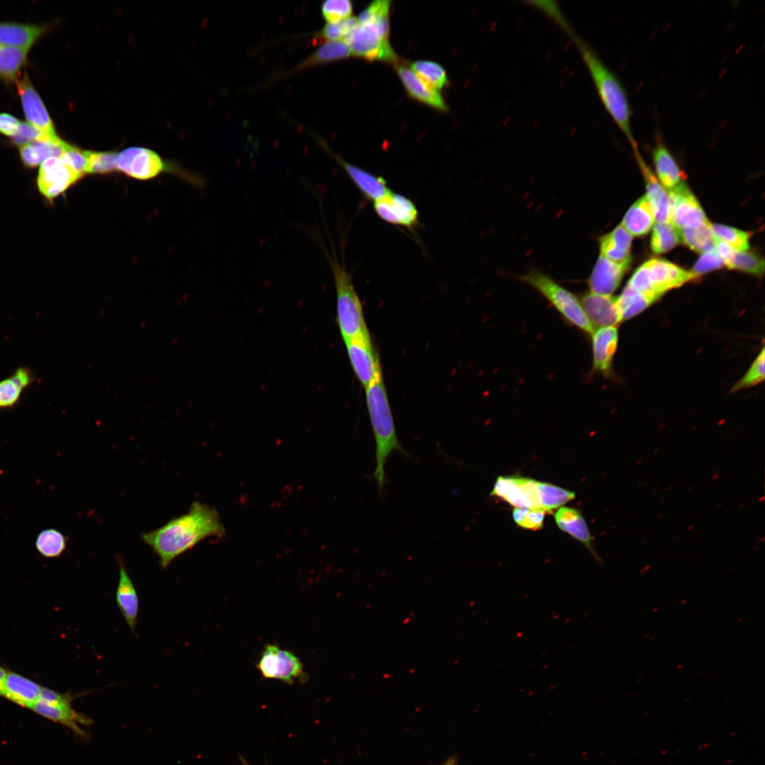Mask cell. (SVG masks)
Here are the masks:
<instances>
[{
    "mask_svg": "<svg viewBox=\"0 0 765 765\" xmlns=\"http://www.w3.org/2000/svg\"><path fill=\"white\" fill-rule=\"evenodd\" d=\"M607 113L631 144L638 149L631 126V108L626 90L617 75L596 52L575 33L572 38Z\"/></svg>",
    "mask_w": 765,
    "mask_h": 765,
    "instance_id": "cell-2",
    "label": "cell"
},
{
    "mask_svg": "<svg viewBox=\"0 0 765 765\" xmlns=\"http://www.w3.org/2000/svg\"><path fill=\"white\" fill-rule=\"evenodd\" d=\"M410 69L429 87L440 91L449 84L445 69L430 60H416L410 63Z\"/></svg>",
    "mask_w": 765,
    "mask_h": 765,
    "instance_id": "cell-35",
    "label": "cell"
},
{
    "mask_svg": "<svg viewBox=\"0 0 765 765\" xmlns=\"http://www.w3.org/2000/svg\"><path fill=\"white\" fill-rule=\"evenodd\" d=\"M395 68L409 96L437 110L442 112L448 110V106L440 91L426 85L409 67L398 62L395 64Z\"/></svg>",
    "mask_w": 765,
    "mask_h": 765,
    "instance_id": "cell-21",
    "label": "cell"
},
{
    "mask_svg": "<svg viewBox=\"0 0 765 765\" xmlns=\"http://www.w3.org/2000/svg\"><path fill=\"white\" fill-rule=\"evenodd\" d=\"M343 40L348 45L352 56L368 61L394 64L399 62L390 40L382 38L370 28L358 23Z\"/></svg>",
    "mask_w": 765,
    "mask_h": 765,
    "instance_id": "cell-7",
    "label": "cell"
},
{
    "mask_svg": "<svg viewBox=\"0 0 765 765\" xmlns=\"http://www.w3.org/2000/svg\"><path fill=\"white\" fill-rule=\"evenodd\" d=\"M653 162L661 185L668 191L683 183L681 172L674 158L661 142L652 152Z\"/></svg>",
    "mask_w": 765,
    "mask_h": 765,
    "instance_id": "cell-32",
    "label": "cell"
},
{
    "mask_svg": "<svg viewBox=\"0 0 765 765\" xmlns=\"http://www.w3.org/2000/svg\"><path fill=\"white\" fill-rule=\"evenodd\" d=\"M117 169L127 176L147 180L159 175L165 169L160 157L144 147H128L117 156Z\"/></svg>",
    "mask_w": 765,
    "mask_h": 765,
    "instance_id": "cell-13",
    "label": "cell"
},
{
    "mask_svg": "<svg viewBox=\"0 0 765 765\" xmlns=\"http://www.w3.org/2000/svg\"><path fill=\"white\" fill-rule=\"evenodd\" d=\"M328 261L333 274L336 295V322L345 342L369 336L361 300L344 261H340L334 247L331 250L322 241L316 240Z\"/></svg>",
    "mask_w": 765,
    "mask_h": 765,
    "instance_id": "cell-4",
    "label": "cell"
},
{
    "mask_svg": "<svg viewBox=\"0 0 765 765\" xmlns=\"http://www.w3.org/2000/svg\"><path fill=\"white\" fill-rule=\"evenodd\" d=\"M365 389L366 404L376 446V466L373 477L377 482L379 494L381 495L387 482L385 466L388 457L394 450L400 452L407 458L409 455L398 439L382 378Z\"/></svg>",
    "mask_w": 765,
    "mask_h": 765,
    "instance_id": "cell-3",
    "label": "cell"
},
{
    "mask_svg": "<svg viewBox=\"0 0 765 765\" xmlns=\"http://www.w3.org/2000/svg\"><path fill=\"white\" fill-rule=\"evenodd\" d=\"M224 533L217 511L195 502L185 514L171 519L154 531L142 533L141 537L158 556L161 567L166 569L176 557L203 539L222 536Z\"/></svg>",
    "mask_w": 765,
    "mask_h": 765,
    "instance_id": "cell-1",
    "label": "cell"
},
{
    "mask_svg": "<svg viewBox=\"0 0 765 765\" xmlns=\"http://www.w3.org/2000/svg\"><path fill=\"white\" fill-rule=\"evenodd\" d=\"M391 4L390 0L371 2L357 17L358 24L370 28L382 38L389 40Z\"/></svg>",
    "mask_w": 765,
    "mask_h": 765,
    "instance_id": "cell-33",
    "label": "cell"
},
{
    "mask_svg": "<svg viewBox=\"0 0 765 765\" xmlns=\"http://www.w3.org/2000/svg\"><path fill=\"white\" fill-rule=\"evenodd\" d=\"M35 546L42 555L57 557L66 549L67 538L57 529H45L38 535Z\"/></svg>",
    "mask_w": 765,
    "mask_h": 765,
    "instance_id": "cell-39",
    "label": "cell"
},
{
    "mask_svg": "<svg viewBox=\"0 0 765 765\" xmlns=\"http://www.w3.org/2000/svg\"><path fill=\"white\" fill-rule=\"evenodd\" d=\"M321 13L327 22H336L351 16L353 4L349 0H327L321 4Z\"/></svg>",
    "mask_w": 765,
    "mask_h": 765,
    "instance_id": "cell-47",
    "label": "cell"
},
{
    "mask_svg": "<svg viewBox=\"0 0 765 765\" xmlns=\"http://www.w3.org/2000/svg\"><path fill=\"white\" fill-rule=\"evenodd\" d=\"M722 259L715 250L703 253L697 261L692 271L697 276L712 271L724 266Z\"/></svg>",
    "mask_w": 765,
    "mask_h": 765,
    "instance_id": "cell-52",
    "label": "cell"
},
{
    "mask_svg": "<svg viewBox=\"0 0 765 765\" xmlns=\"http://www.w3.org/2000/svg\"><path fill=\"white\" fill-rule=\"evenodd\" d=\"M35 380L31 370L18 368L9 377L0 381V409L11 408L19 401L23 392Z\"/></svg>",
    "mask_w": 765,
    "mask_h": 765,
    "instance_id": "cell-31",
    "label": "cell"
},
{
    "mask_svg": "<svg viewBox=\"0 0 765 765\" xmlns=\"http://www.w3.org/2000/svg\"><path fill=\"white\" fill-rule=\"evenodd\" d=\"M351 55V49L344 40L325 41L310 55L300 62L294 67L277 75L274 79L289 76L313 66L346 59Z\"/></svg>",
    "mask_w": 765,
    "mask_h": 765,
    "instance_id": "cell-23",
    "label": "cell"
},
{
    "mask_svg": "<svg viewBox=\"0 0 765 765\" xmlns=\"http://www.w3.org/2000/svg\"><path fill=\"white\" fill-rule=\"evenodd\" d=\"M592 371L605 378L611 375L618 343L617 327L596 329L591 334Z\"/></svg>",
    "mask_w": 765,
    "mask_h": 765,
    "instance_id": "cell-19",
    "label": "cell"
},
{
    "mask_svg": "<svg viewBox=\"0 0 765 765\" xmlns=\"http://www.w3.org/2000/svg\"><path fill=\"white\" fill-rule=\"evenodd\" d=\"M681 242L679 229L672 223L654 224L650 246L652 251L659 254L665 253Z\"/></svg>",
    "mask_w": 765,
    "mask_h": 765,
    "instance_id": "cell-38",
    "label": "cell"
},
{
    "mask_svg": "<svg viewBox=\"0 0 765 765\" xmlns=\"http://www.w3.org/2000/svg\"><path fill=\"white\" fill-rule=\"evenodd\" d=\"M374 209L381 219L393 225L411 227L418 220V211L414 203L392 192L374 201Z\"/></svg>",
    "mask_w": 765,
    "mask_h": 765,
    "instance_id": "cell-20",
    "label": "cell"
},
{
    "mask_svg": "<svg viewBox=\"0 0 765 765\" xmlns=\"http://www.w3.org/2000/svg\"><path fill=\"white\" fill-rule=\"evenodd\" d=\"M635 154L645 178L647 188L645 196L652 207L654 221L659 223H672L671 204L669 194L654 177L650 169L645 165L639 152H635Z\"/></svg>",
    "mask_w": 765,
    "mask_h": 765,
    "instance_id": "cell-24",
    "label": "cell"
},
{
    "mask_svg": "<svg viewBox=\"0 0 765 765\" xmlns=\"http://www.w3.org/2000/svg\"><path fill=\"white\" fill-rule=\"evenodd\" d=\"M539 483L521 476H499L490 494L503 499L516 508L543 511Z\"/></svg>",
    "mask_w": 765,
    "mask_h": 765,
    "instance_id": "cell-6",
    "label": "cell"
},
{
    "mask_svg": "<svg viewBox=\"0 0 765 765\" xmlns=\"http://www.w3.org/2000/svg\"><path fill=\"white\" fill-rule=\"evenodd\" d=\"M626 285L633 290L649 297L655 302L661 298L653 288L645 263L635 270Z\"/></svg>",
    "mask_w": 765,
    "mask_h": 765,
    "instance_id": "cell-48",
    "label": "cell"
},
{
    "mask_svg": "<svg viewBox=\"0 0 765 765\" xmlns=\"http://www.w3.org/2000/svg\"><path fill=\"white\" fill-rule=\"evenodd\" d=\"M72 699L69 693L64 698L56 701L38 699L30 709L49 720L65 725L74 733L86 738V732L80 725H90L91 720L72 708L71 705Z\"/></svg>",
    "mask_w": 765,
    "mask_h": 765,
    "instance_id": "cell-14",
    "label": "cell"
},
{
    "mask_svg": "<svg viewBox=\"0 0 765 765\" xmlns=\"http://www.w3.org/2000/svg\"><path fill=\"white\" fill-rule=\"evenodd\" d=\"M81 177L61 157H52L40 164L38 186L40 193L46 198L52 200Z\"/></svg>",
    "mask_w": 765,
    "mask_h": 765,
    "instance_id": "cell-11",
    "label": "cell"
},
{
    "mask_svg": "<svg viewBox=\"0 0 765 765\" xmlns=\"http://www.w3.org/2000/svg\"><path fill=\"white\" fill-rule=\"evenodd\" d=\"M631 234L619 225L611 232L599 238L600 255L616 262H623L630 258Z\"/></svg>",
    "mask_w": 765,
    "mask_h": 765,
    "instance_id": "cell-29",
    "label": "cell"
},
{
    "mask_svg": "<svg viewBox=\"0 0 765 765\" xmlns=\"http://www.w3.org/2000/svg\"><path fill=\"white\" fill-rule=\"evenodd\" d=\"M21 121L8 113H0V132L11 137L18 130Z\"/></svg>",
    "mask_w": 765,
    "mask_h": 765,
    "instance_id": "cell-53",
    "label": "cell"
},
{
    "mask_svg": "<svg viewBox=\"0 0 765 765\" xmlns=\"http://www.w3.org/2000/svg\"><path fill=\"white\" fill-rule=\"evenodd\" d=\"M518 279L542 295L567 323L586 334L591 335L594 332V328L586 317L580 300L549 276L533 269L520 276Z\"/></svg>",
    "mask_w": 765,
    "mask_h": 765,
    "instance_id": "cell-5",
    "label": "cell"
},
{
    "mask_svg": "<svg viewBox=\"0 0 765 765\" xmlns=\"http://www.w3.org/2000/svg\"><path fill=\"white\" fill-rule=\"evenodd\" d=\"M17 89L28 123L51 137H58L43 101L26 73L17 80Z\"/></svg>",
    "mask_w": 765,
    "mask_h": 765,
    "instance_id": "cell-15",
    "label": "cell"
},
{
    "mask_svg": "<svg viewBox=\"0 0 765 765\" xmlns=\"http://www.w3.org/2000/svg\"><path fill=\"white\" fill-rule=\"evenodd\" d=\"M47 137H51L28 122L21 121L17 131L10 137L13 143L21 147L32 141Z\"/></svg>",
    "mask_w": 765,
    "mask_h": 765,
    "instance_id": "cell-50",
    "label": "cell"
},
{
    "mask_svg": "<svg viewBox=\"0 0 765 765\" xmlns=\"http://www.w3.org/2000/svg\"><path fill=\"white\" fill-rule=\"evenodd\" d=\"M29 48L15 46H0V77L13 81L23 65Z\"/></svg>",
    "mask_w": 765,
    "mask_h": 765,
    "instance_id": "cell-36",
    "label": "cell"
},
{
    "mask_svg": "<svg viewBox=\"0 0 765 765\" xmlns=\"http://www.w3.org/2000/svg\"><path fill=\"white\" fill-rule=\"evenodd\" d=\"M68 144L59 137L36 140L20 147L21 158L26 166L35 167L50 158L60 157Z\"/></svg>",
    "mask_w": 765,
    "mask_h": 765,
    "instance_id": "cell-25",
    "label": "cell"
},
{
    "mask_svg": "<svg viewBox=\"0 0 765 765\" xmlns=\"http://www.w3.org/2000/svg\"><path fill=\"white\" fill-rule=\"evenodd\" d=\"M358 25L357 17L351 16L336 22H327L322 29L313 34L316 38L326 41L344 40Z\"/></svg>",
    "mask_w": 765,
    "mask_h": 765,
    "instance_id": "cell-44",
    "label": "cell"
},
{
    "mask_svg": "<svg viewBox=\"0 0 765 765\" xmlns=\"http://www.w3.org/2000/svg\"><path fill=\"white\" fill-rule=\"evenodd\" d=\"M60 157L81 176L86 174L85 151H82L69 144Z\"/></svg>",
    "mask_w": 765,
    "mask_h": 765,
    "instance_id": "cell-51",
    "label": "cell"
},
{
    "mask_svg": "<svg viewBox=\"0 0 765 765\" xmlns=\"http://www.w3.org/2000/svg\"><path fill=\"white\" fill-rule=\"evenodd\" d=\"M726 266L760 276L764 271V260L757 254L748 251H735Z\"/></svg>",
    "mask_w": 765,
    "mask_h": 765,
    "instance_id": "cell-42",
    "label": "cell"
},
{
    "mask_svg": "<svg viewBox=\"0 0 765 765\" xmlns=\"http://www.w3.org/2000/svg\"><path fill=\"white\" fill-rule=\"evenodd\" d=\"M545 514V511L540 510L515 508L513 518L517 525L522 528L539 530L543 528Z\"/></svg>",
    "mask_w": 765,
    "mask_h": 765,
    "instance_id": "cell-49",
    "label": "cell"
},
{
    "mask_svg": "<svg viewBox=\"0 0 765 765\" xmlns=\"http://www.w3.org/2000/svg\"><path fill=\"white\" fill-rule=\"evenodd\" d=\"M616 301L623 321L634 317L655 302L627 285L621 294L616 297Z\"/></svg>",
    "mask_w": 765,
    "mask_h": 765,
    "instance_id": "cell-37",
    "label": "cell"
},
{
    "mask_svg": "<svg viewBox=\"0 0 765 765\" xmlns=\"http://www.w3.org/2000/svg\"><path fill=\"white\" fill-rule=\"evenodd\" d=\"M717 237L737 251H747L749 247V234L738 229L720 225H712Z\"/></svg>",
    "mask_w": 765,
    "mask_h": 765,
    "instance_id": "cell-43",
    "label": "cell"
},
{
    "mask_svg": "<svg viewBox=\"0 0 765 765\" xmlns=\"http://www.w3.org/2000/svg\"><path fill=\"white\" fill-rule=\"evenodd\" d=\"M7 672L0 667V695L4 693V684Z\"/></svg>",
    "mask_w": 765,
    "mask_h": 765,
    "instance_id": "cell-54",
    "label": "cell"
},
{
    "mask_svg": "<svg viewBox=\"0 0 765 765\" xmlns=\"http://www.w3.org/2000/svg\"><path fill=\"white\" fill-rule=\"evenodd\" d=\"M555 519L562 531L582 543L591 553L598 558L592 547L591 537L588 526L579 510L568 506L561 507L555 514Z\"/></svg>",
    "mask_w": 765,
    "mask_h": 765,
    "instance_id": "cell-28",
    "label": "cell"
},
{
    "mask_svg": "<svg viewBox=\"0 0 765 765\" xmlns=\"http://www.w3.org/2000/svg\"><path fill=\"white\" fill-rule=\"evenodd\" d=\"M257 667L263 676L291 684L304 674L303 665L293 652L273 644L267 645Z\"/></svg>",
    "mask_w": 765,
    "mask_h": 765,
    "instance_id": "cell-8",
    "label": "cell"
},
{
    "mask_svg": "<svg viewBox=\"0 0 765 765\" xmlns=\"http://www.w3.org/2000/svg\"><path fill=\"white\" fill-rule=\"evenodd\" d=\"M523 3L533 6L541 11L559 27L566 32L571 38L576 33L570 22L566 18L561 8L555 1H524Z\"/></svg>",
    "mask_w": 765,
    "mask_h": 765,
    "instance_id": "cell-45",
    "label": "cell"
},
{
    "mask_svg": "<svg viewBox=\"0 0 765 765\" xmlns=\"http://www.w3.org/2000/svg\"><path fill=\"white\" fill-rule=\"evenodd\" d=\"M582 308L594 328L617 327L623 322L616 297L588 292L580 300Z\"/></svg>",
    "mask_w": 765,
    "mask_h": 765,
    "instance_id": "cell-18",
    "label": "cell"
},
{
    "mask_svg": "<svg viewBox=\"0 0 765 765\" xmlns=\"http://www.w3.org/2000/svg\"><path fill=\"white\" fill-rule=\"evenodd\" d=\"M764 347L763 346L744 376L733 386L732 392L749 388L764 380Z\"/></svg>",
    "mask_w": 765,
    "mask_h": 765,
    "instance_id": "cell-46",
    "label": "cell"
},
{
    "mask_svg": "<svg viewBox=\"0 0 765 765\" xmlns=\"http://www.w3.org/2000/svg\"><path fill=\"white\" fill-rule=\"evenodd\" d=\"M438 765H458V762L457 758L452 755L444 763Z\"/></svg>",
    "mask_w": 765,
    "mask_h": 765,
    "instance_id": "cell-55",
    "label": "cell"
},
{
    "mask_svg": "<svg viewBox=\"0 0 765 765\" xmlns=\"http://www.w3.org/2000/svg\"><path fill=\"white\" fill-rule=\"evenodd\" d=\"M671 222L678 229L699 227L710 222L700 203L683 182L669 190Z\"/></svg>",
    "mask_w": 765,
    "mask_h": 765,
    "instance_id": "cell-10",
    "label": "cell"
},
{
    "mask_svg": "<svg viewBox=\"0 0 765 765\" xmlns=\"http://www.w3.org/2000/svg\"><path fill=\"white\" fill-rule=\"evenodd\" d=\"M46 29L45 24L0 22V46L29 48Z\"/></svg>",
    "mask_w": 765,
    "mask_h": 765,
    "instance_id": "cell-27",
    "label": "cell"
},
{
    "mask_svg": "<svg viewBox=\"0 0 765 765\" xmlns=\"http://www.w3.org/2000/svg\"><path fill=\"white\" fill-rule=\"evenodd\" d=\"M310 135L319 146L345 171L348 176L367 198L375 201L391 192L382 177L373 175L349 163L334 152L322 137L313 132H310Z\"/></svg>",
    "mask_w": 765,
    "mask_h": 765,
    "instance_id": "cell-12",
    "label": "cell"
},
{
    "mask_svg": "<svg viewBox=\"0 0 765 765\" xmlns=\"http://www.w3.org/2000/svg\"><path fill=\"white\" fill-rule=\"evenodd\" d=\"M654 222L652 207L646 196L635 202L625 213L621 225L634 237L647 234Z\"/></svg>",
    "mask_w": 765,
    "mask_h": 765,
    "instance_id": "cell-30",
    "label": "cell"
},
{
    "mask_svg": "<svg viewBox=\"0 0 765 765\" xmlns=\"http://www.w3.org/2000/svg\"><path fill=\"white\" fill-rule=\"evenodd\" d=\"M41 687L34 681L13 672L6 674L3 696L23 707L31 708L39 699Z\"/></svg>",
    "mask_w": 765,
    "mask_h": 765,
    "instance_id": "cell-26",
    "label": "cell"
},
{
    "mask_svg": "<svg viewBox=\"0 0 765 765\" xmlns=\"http://www.w3.org/2000/svg\"><path fill=\"white\" fill-rule=\"evenodd\" d=\"M645 264L653 288L660 297L668 290L679 288L698 277L692 271L685 270L662 259H652L645 262Z\"/></svg>",
    "mask_w": 765,
    "mask_h": 765,
    "instance_id": "cell-16",
    "label": "cell"
},
{
    "mask_svg": "<svg viewBox=\"0 0 765 765\" xmlns=\"http://www.w3.org/2000/svg\"><path fill=\"white\" fill-rule=\"evenodd\" d=\"M119 580L115 592L118 608L129 628L135 633L139 611V599L133 582L127 570L118 558Z\"/></svg>",
    "mask_w": 765,
    "mask_h": 765,
    "instance_id": "cell-22",
    "label": "cell"
},
{
    "mask_svg": "<svg viewBox=\"0 0 765 765\" xmlns=\"http://www.w3.org/2000/svg\"><path fill=\"white\" fill-rule=\"evenodd\" d=\"M681 242L698 253L715 250L717 236L710 222L699 227L679 229Z\"/></svg>",
    "mask_w": 765,
    "mask_h": 765,
    "instance_id": "cell-34",
    "label": "cell"
},
{
    "mask_svg": "<svg viewBox=\"0 0 765 765\" xmlns=\"http://www.w3.org/2000/svg\"><path fill=\"white\" fill-rule=\"evenodd\" d=\"M344 344L352 369L365 388L382 378L379 357L370 335Z\"/></svg>",
    "mask_w": 765,
    "mask_h": 765,
    "instance_id": "cell-9",
    "label": "cell"
},
{
    "mask_svg": "<svg viewBox=\"0 0 765 765\" xmlns=\"http://www.w3.org/2000/svg\"><path fill=\"white\" fill-rule=\"evenodd\" d=\"M539 488L541 493V509L545 512H551L575 497L574 492L550 483L540 482Z\"/></svg>",
    "mask_w": 765,
    "mask_h": 765,
    "instance_id": "cell-40",
    "label": "cell"
},
{
    "mask_svg": "<svg viewBox=\"0 0 765 765\" xmlns=\"http://www.w3.org/2000/svg\"><path fill=\"white\" fill-rule=\"evenodd\" d=\"M630 262L631 259L616 262L600 255L587 280L589 292L612 295L619 287Z\"/></svg>",
    "mask_w": 765,
    "mask_h": 765,
    "instance_id": "cell-17",
    "label": "cell"
},
{
    "mask_svg": "<svg viewBox=\"0 0 765 765\" xmlns=\"http://www.w3.org/2000/svg\"><path fill=\"white\" fill-rule=\"evenodd\" d=\"M85 155L86 174H108L118 170L116 152L85 151Z\"/></svg>",
    "mask_w": 765,
    "mask_h": 765,
    "instance_id": "cell-41",
    "label": "cell"
}]
</instances>
